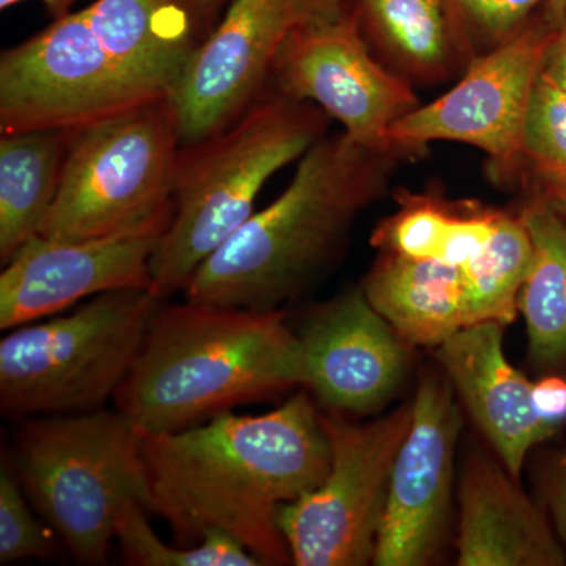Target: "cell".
<instances>
[{
    "label": "cell",
    "instance_id": "cell-2",
    "mask_svg": "<svg viewBox=\"0 0 566 566\" xmlns=\"http://www.w3.org/2000/svg\"><path fill=\"white\" fill-rule=\"evenodd\" d=\"M424 151L390 142L324 136L301 158L292 182L193 274L186 300L275 311L322 277L344 251L360 212L389 191L394 175Z\"/></svg>",
    "mask_w": 566,
    "mask_h": 566
},
{
    "label": "cell",
    "instance_id": "cell-5",
    "mask_svg": "<svg viewBox=\"0 0 566 566\" xmlns=\"http://www.w3.org/2000/svg\"><path fill=\"white\" fill-rule=\"evenodd\" d=\"M144 431L115 409L21 420L10 461L74 560L106 564L129 505L151 512Z\"/></svg>",
    "mask_w": 566,
    "mask_h": 566
},
{
    "label": "cell",
    "instance_id": "cell-25",
    "mask_svg": "<svg viewBox=\"0 0 566 566\" xmlns=\"http://www.w3.org/2000/svg\"><path fill=\"white\" fill-rule=\"evenodd\" d=\"M517 180L534 197L566 188V88L543 69L524 117Z\"/></svg>",
    "mask_w": 566,
    "mask_h": 566
},
{
    "label": "cell",
    "instance_id": "cell-31",
    "mask_svg": "<svg viewBox=\"0 0 566 566\" xmlns=\"http://www.w3.org/2000/svg\"><path fill=\"white\" fill-rule=\"evenodd\" d=\"M557 9L556 31L546 51L543 71L566 88V7H557Z\"/></svg>",
    "mask_w": 566,
    "mask_h": 566
},
{
    "label": "cell",
    "instance_id": "cell-26",
    "mask_svg": "<svg viewBox=\"0 0 566 566\" xmlns=\"http://www.w3.org/2000/svg\"><path fill=\"white\" fill-rule=\"evenodd\" d=\"M145 506L129 505L118 523L123 557L137 566H256L262 565L240 542L223 532H208L192 547L167 545L148 523Z\"/></svg>",
    "mask_w": 566,
    "mask_h": 566
},
{
    "label": "cell",
    "instance_id": "cell-28",
    "mask_svg": "<svg viewBox=\"0 0 566 566\" xmlns=\"http://www.w3.org/2000/svg\"><path fill=\"white\" fill-rule=\"evenodd\" d=\"M10 461L0 471V564L50 558L54 553L52 528L33 516Z\"/></svg>",
    "mask_w": 566,
    "mask_h": 566
},
{
    "label": "cell",
    "instance_id": "cell-22",
    "mask_svg": "<svg viewBox=\"0 0 566 566\" xmlns=\"http://www.w3.org/2000/svg\"><path fill=\"white\" fill-rule=\"evenodd\" d=\"M397 211L376 227L371 245L411 259L463 266L482 251L501 210L450 202L438 192L400 191Z\"/></svg>",
    "mask_w": 566,
    "mask_h": 566
},
{
    "label": "cell",
    "instance_id": "cell-8",
    "mask_svg": "<svg viewBox=\"0 0 566 566\" xmlns=\"http://www.w3.org/2000/svg\"><path fill=\"white\" fill-rule=\"evenodd\" d=\"M167 98L104 50L85 10L0 57V133L77 132Z\"/></svg>",
    "mask_w": 566,
    "mask_h": 566
},
{
    "label": "cell",
    "instance_id": "cell-18",
    "mask_svg": "<svg viewBox=\"0 0 566 566\" xmlns=\"http://www.w3.org/2000/svg\"><path fill=\"white\" fill-rule=\"evenodd\" d=\"M84 10L104 50L167 96L210 35L193 0H95Z\"/></svg>",
    "mask_w": 566,
    "mask_h": 566
},
{
    "label": "cell",
    "instance_id": "cell-33",
    "mask_svg": "<svg viewBox=\"0 0 566 566\" xmlns=\"http://www.w3.org/2000/svg\"><path fill=\"white\" fill-rule=\"evenodd\" d=\"M22 2H28V0H0V9L9 10L10 7L18 6V3ZM40 2L46 7L48 13H50L54 20H57V18L71 13V7H73L77 0H40Z\"/></svg>",
    "mask_w": 566,
    "mask_h": 566
},
{
    "label": "cell",
    "instance_id": "cell-3",
    "mask_svg": "<svg viewBox=\"0 0 566 566\" xmlns=\"http://www.w3.org/2000/svg\"><path fill=\"white\" fill-rule=\"evenodd\" d=\"M301 386L303 344L283 308L186 300L153 316L114 403L145 434L167 433Z\"/></svg>",
    "mask_w": 566,
    "mask_h": 566
},
{
    "label": "cell",
    "instance_id": "cell-15",
    "mask_svg": "<svg viewBox=\"0 0 566 566\" xmlns=\"http://www.w3.org/2000/svg\"><path fill=\"white\" fill-rule=\"evenodd\" d=\"M307 387L326 411L367 416L379 411L405 385L415 346L352 289L319 305L300 334Z\"/></svg>",
    "mask_w": 566,
    "mask_h": 566
},
{
    "label": "cell",
    "instance_id": "cell-13",
    "mask_svg": "<svg viewBox=\"0 0 566 566\" xmlns=\"http://www.w3.org/2000/svg\"><path fill=\"white\" fill-rule=\"evenodd\" d=\"M411 406V424L395 458L376 539V566L433 564L449 532L463 420L441 367L420 376Z\"/></svg>",
    "mask_w": 566,
    "mask_h": 566
},
{
    "label": "cell",
    "instance_id": "cell-23",
    "mask_svg": "<svg viewBox=\"0 0 566 566\" xmlns=\"http://www.w3.org/2000/svg\"><path fill=\"white\" fill-rule=\"evenodd\" d=\"M73 132L0 137V262L40 237L57 197Z\"/></svg>",
    "mask_w": 566,
    "mask_h": 566
},
{
    "label": "cell",
    "instance_id": "cell-32",
    "mask_svg": "<svg viewBox=\"0 0 566 566\" xmlns=\"http://www.w3.org/2000/svg\"><path fill=\"white\" fill-rule=\"evenodd\" d=\"M230 2H232V0H193L205 25H207L210 32L216 28L219 20H221L223 11H226Z\"/></svg>",
    "mask_w": 566,
    "mask_h": 566
},
{
    "label": "cell",
    "instance_id": "cell-12",
    "mask_svg": "<svg viewBox=\"0 0 566 566\" xmlns=\"http://www.w3.org/2000/svg\"><path fill=\"white\" fill-rule=\"evenodd\" d=\"M352 7L297 29L275 55L268 91L315 104L359 144L386 147L395 123L420 102L411 82L376 59Z\"/></svg>",
    "mask_w": 566,
    "mask_h": 566
},
{
    "label": "cell",
    "instance_id": "cell-1",
    "mask_svg": "<svg viewBox=\"0 0 566 566\" xmlns=\"http://www.w3.org/2000/svg\"><path fill=\"white\" fill-rule=\"evenodd\" d=\"M142 450L151 513L169 524L178 546L223 532L262 565L293 564L279 510L318 486L331 465L322 409L304 390L266 415L227 411L144 433Z\"/></svg>",
    "mask_w": 566,
    "mask_h": 566
},
{
    "label": "cell",
    "instance_id": "cell-34",
    "mask_svg": "<svg viewBox=\"0 0 566 566\" xmlns=\"http://www.w3.org/2000/svg\"><path fill=\"white\" fill-rule=\"evenodd\" d=\"M534 197V196H532ZM543 202L549 205L557 214H560L562 218L566 221V188L560 189V191L549 193L546 197H538Z\"/></svg>",
    "mask_w": 566,
    "mask_h": 566
},
{
    "label": "cell",
    "instance_id": "cell-30",
    "mask_svg": "<svg viewBox=\"0 0 566 566\" xmlns=\"http://www.w3.org/2000/svg\"><path fill=\"white\" fill-rule=\"evenodd\" d=\"M536 398L546 417L560 424L566 422V378L564 375H545L535 382Z\"/></svg>",
    "mask_w": 566,
    "mask_h": 566
},
{
    "label": "cell",
    "instance_id": "cell-7",
    "mask_svg": "<svg viewBox=\"0 0 566 566\" xmlns=\"http://www.w3.org/2000/svg\"><path fill=\"white\" fill-rule=\"evenodd\" d=\"M180 148L169 96L73 132L40 237L91 240L172 210Z\"/></svg>",
    "mask_w": 566,
    "mask_h": 566
},
{
    "label": "cell",
    "instance_id": "cell-6",
    "mask_svg": "<svg viewBox=\"0 0 566 566\" xmlns=\"http://www.w3.org/2000/svg\"><path fill=\"white\" fill-rule=\"evenodd\" d=\"M166 301L153 289L117 290L70 315L18 326L0 342L2 415L25 420L103 409Z\"/></svg>",
    "mask_w": 566,
    "mask_h": 566
},
{
    "label": "cell",
    "instance_id": "cell-10",
    "mask_svg": "<svg viewBox=\"0 0 566 566\" xmlns=\"http://www.w3.org/2000/svg\"><path fill=\"white\" fill-rule=\"evenodd\" d=\"M557 20L551 2L512 40L472 59L449 92L395 123L387 140L424 153L431 142L471 145L490 158L494 180L513 185L528 99Z\"/></svg>",
    "mask_w": 566,
    "mask_h": 566
},
{
    "label": "cell",
    "instance_id": "cell-21",
    "mask_svg": "<svg viewBox=\"0 0 566 566\" xmlns=\"http://www.w3.org/2000/svg\"><path fill=\"white\" fill-rule=\"evenodd\" d=\"M521 218L532 240V260L517 308L526 319L528 363L539 375L566 370V221L538 197L527 196Z\"/></svg>",
    "mask_w": 566,
    "mask_h": 566
},
{
    "label": "cell",
    "instance_id": "cell-14",
    "mask_svg": "<svg viewBox=\"0 0 566 566\" xmlns=\"http://www.w3.org/2000/svg\"><path fill=\"white\" fill-rule=\"evenodd\" d=\"M172 210L126 232L91 240L35 237L3 264L0 327L13 329L59 314L85 297L151 289V260Z\"/></svg>",
    "mask_w": 566,
    "mask_h": 566
},
{
    "label": "cell",
    "instance_id": "cell-16",
    "mask_svg": "<svg viewBox=\"0 0 566 566\" xmlns=\"http://www.w3.org/2000/svg\"><path fill=\"white\" fill-rule=\"evenodd\" d=\"M504 327H464L436 348V357L491 450L520 479L528 452L553 438L560 424L539 408L535 382L506 359Z\"/></svg>",
    "mask_w": 566,
    "mask_h": 566
},
{
    "label": "cell",
    "instance_id": "cell-19",
    "mask_svg": "<svg viewBox=\"0 0 566 566\" xmlns=\"http://www.w3.org/2000/svg\"><path fill=\"white\" fill-rule=\"evenodd\" d=\"M360 289L411 346L438 348L469 326L463 268L379 252Z\"/></svg>",
    "mask_w": 566,
    "mask_h": 566
},
{
    "label": "cell",
    "instance_id": "cell-9",
    "mask_svg": "<svg viewBox=\"0 0 566 566\" xmlns=\"http://www.w3.org/2000/svg\"><path fill=\"white\" fill-rule=\"evenodd\" d=\"M411 417V403L368 423L322 411L329 471L314 490L282 505L277 515L294 565L374 564L395 458Z\"/></svg>",
    "mask_w": 566,
    "mask_h": 566
},
{
    "label": "cell",
    "instance_id": "cell-4",
    "mask_svg": "<svg viewBox=\"0 0 566 566\" xmlns=\"http://www.w3.org/2000/svg\"><path fill=\"white\" fill-rule=\"evenodd\" d=\"M333 118L318 106L266 91L226 129L181 145L172 221L151 260L153 292H185L193 274L253 214L266 181L303 158Z\"/></svg>",
    "mask_w": 566,
    "mask_h": 566
},
{
    "label": "cell",
    "instance_id": "cell-11",
    "mask_svg": "<svg viewBox=\"0 0 566 566\" xmlns=\"http://www.w3.org/2000/svg\"><path fill=\"white\" fill-rule=\"evenodd\" d=\"M348 10V0H232L169 96L181 145L222 132L268 91L275 55L294 31Z\"/></svg>",
    "mask_w": 566,
    "mask_h": 566
},
{
    "label": "cell",
    "instance_id": "cell-17",
    "mask_svg": "<svg viewBox=\"0 0 566 566\" xmlns=\"http://www.w3.org/2000/svg\"><path fill=\"white\" fill-rule=\"evenodd\" d=\"M457 564L562 566L566 551L549 515L497 455L469 450L458 483Z\"/></svg>",
    "mask_w": 566,
    "mask_h": 566
},
{
    "label": "cell",
    "instance_id": "cell-35",
    "mask_svg": "<svg viewBox=\"0 0 566 566\" xmlns=\"http://www.w3.org/2000/svg\"><path fill=\"white\" fill-rule=\"evenodd\" d=\"M554 6L566 7V0H553Z\"/></svg>",
    "mask_w": 566,
    "mask_h": 566
},
{
    "label": "cell",
    "instance_id": "cell-27",
    "mask_svg": "<svg viewBox=\"0 0 566 566\" xmlns=\"http://www.w3.org/2000/svg\"><path fill=\"white\" fill-rule=\"evenodd\" d=\"M553 0H442L469 61L495 50L534 20Z\"/></svg>",
    "mask_w": 566,
    "mask_h": 566
},
{
    "label": "cell",
    "instance_id": "cell-29",
    "mask_svg": "<svg viewBox=\"0 0 566 566\" xmlns=\"http://www.w3.org/2000/svg\"><path fill=\"white\" fill-rule=\"evenodd\" d=\"M542 493L547 515L566 551V452L547 461L542 472Z\"/></svg>",
    "mask_w": 566,
    "mask_h": 566
},
{
    "label": "cell",
    "instance_id": "cell-24",
    "mask_svg": "<svg viewBox=\"0 0 566 566\" xmlns=\"http://www.w3.org/2000/svg\"><path fill=\"white\" fill-rule=\"evenodd\" d=\"M532 260V240L517 211L501 210L482 251L463 264L469 326L515 322Z\"/></svg>",
    "mask_w": 566,
    "mask_h": 566
},
{
    "label": "cell",
    "instance_id": "cell-20",
    "mask_svg": "<svg viewBox=\"0 0 566 566\" xmlns=\"http://www.w3.org/2000/svg\"><path fill=\"white\" fill-rule=\"evenodd\" d=\"M371 50L409 82L441 84L469 65L442 0H348Z\"/></svg>",
    "mask_w": 566,
    "mask_h": 566
}]
</instances>
